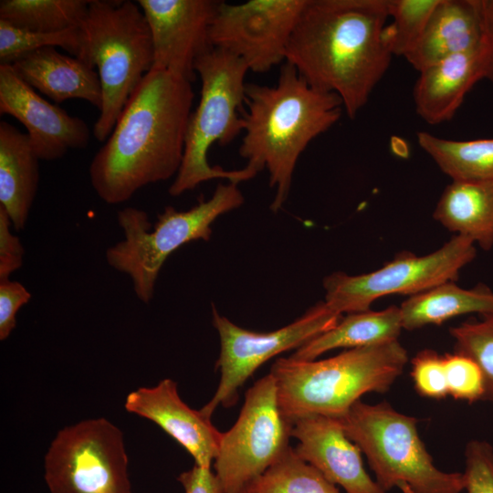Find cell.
Here are the masks:
<instances>
[{
	"label": "cell",
	"mask_w": 493,
	"mask_h": 493,
	"mask_svg": "<svg viewBox=\"0 0 493 493\" xmlns=\"http://www.w3.org/2000/svg\"><path fill=\"white\" fill-rule=\"evenodd\" d=\"M246 490L249 493H340L336 485L302 460L291 446Z\"/></svg>",
	"instance_id": "obj_28"
},
{
	"label": "cell",
	"mask_w": 493,
	"mask_h": 493,
	"mask_svg": "<svg viewBox=\"0 0 493 493\" xmlns=\"http://www.w3.org/2000/svg\"><path fill=\"white\" fill-rule=\"evenodd\" d=\"M434 218L484 250L493 246V180L452 181L443 191Z\"/></svg>",
	"instance_id": "obj_22"
},
{
	"label": "cell",
	"mask_w": 493,
	"mask_h": 493,
	"mask_svg": "<svg viewBox=\"0 0 493 493\" xmlns=\"http://www.w3.org/2000/svg\"><path fill=\"white\" fill-rule=\"evenodd\" d=\"M399 308L403 329L413 330L460 315L493 313V291L483 284L463 288L449 281L410 296Z\"/></svg>",
	"instance_id": "obj_24"
},
{
	"label": "cell",
	"mask_w": 493,
	"mask_h": 493,
	"mask_svg": "<svg viewBox=\"0 0 493 493\" xmlns=\"http://www.w3.org/2000/svg\"><path fill=\"white\" fill-rule=\"evenodd\" d=\"M10 65L21 79L56 102L79 99L101 110L98 71L78 58L48 47L29 52Z\"/></svg>",
	"instance_id": "obj_19"
},
{
	"label": "cell",
	"mask_w": 493,
	"mask_h": 493,
	"mask_svg": "<svg viewBox=\"0 0 493 493\" xmlns=\"http://www.w3.org/2000/svg\"><path fill=\"white\" fill-rule=\"evenodd\" d=\"M291 429L268 373L247 390L236 422L222 433L215 469L224 492L242 493L273 466L290 446Z\"/></svg>",
	"instance_id": "obj_10"
},
{
	"label": "cell",
	"mask_w": 493,
	"mask_h": 493,
	"mask_svg": "<svg viewBox=\"0 0 493 493\" xmlns=\"http://www.w3.org/2000/svg\"><path fill=\"white\" fill-rule=\"evenodd\" d=\"M403 330L400 308L349 313L330 330L310 340L290 356L297 361H313L338 348H358L398 341Z\"/></svg>",
	"instance_id": "obj_23"
},
{
	"label": "cell",
	"mask_w": 493,
	"mask_h": 493,
	"mask_svg": "<svg viewBox=\"0 0 493 493\" xmlns=\"http://www.w3.org/2000/svg\"><path fill=\"white\" fill-rule=\"evenodd\" d=\"M481 43L478 0H439L420 39L404 58L420 72L445 58L477 48Z\"/></svg>",
	"instance_id": "obj_20"
},
{
	"label": "cell",
	"mask_w": 493,
	"mask_h": 493,
	"mask_svg": "<svg viewBox=\"0 0 493 493\" xmlns=\"http://www.w3.org/2000/svg\"><path fill=\"white\" fill-rule=\"evenodd\" d=\"M464 483L467 493H493V446L470 440L465 447Z\"/></svg>",
	"instance_id": "obj_33"
},
{
	"label": "cell",
	"mask_w": 493,
	"mask_h": 493,
	"mask_svg": "<svg viewBox=\"0 0 493 493\" xmlns=\"http://www.w3.org/2000/svg\"><path fill=\"white\" fill-rule=\"evenodd\" d=\"M0 113L26 127L39 160L60 159L89 142L90 131L84 120L43 99L9 64H0Z\"/></svg>",
	"instance_id": "obj_15"
},
{
	"label": "cell",
	"mask_w": 493,
	"mask_h": 493,
	"mask_svg": "<svg viewBox=\"0 0 493 493\" xmlns=\"http://www.w3.org/2000/svg\"><path fill=\"white\" fill-rule=\"evenodd\" d=\"M39 158L27 133L0 122V206L16 231L25 228L39 182Z\"/></svg>",
	"instance_id": "obj_21"
},
{
	"label": "cell",
	"mask_w": 493,
	"mask_h": 493,
	"mask_svg": "<svg viewBox=\"0 0 493 493\" xmlns=\"http://www.w3.org/2000/svg\"><path fill=\"white\" fill-rule=\"evenodd\" d=\"M243 203L237 184L229 182L218 184L209 199L201 198L186 211L165 207L153 226L144 210L125 207L117 214L123 239L106 249V261L111 268L127 275L136 297L149 303L168 257L191 241H208L215 220Z\"/></svg>",
	"instance_id": "obj_6"
},
{
	"label": "cell",
	"mask_w": 493,
	"mask_h": 493,
	"mask_svg": "<svg viewBox=\"0 0 493 493\" xmlns=\"http://www.w3.org/2000/svg\"><path fill=\"white\" fill-rule=\"evenodd\" d=\"M242 493H249V492H248V491H246V490H244V491H243Z\"/></svg>",
	"instance_id": "obj_38"
},
{
	"label": "cell",
	"mask_w": 493,
	"mask_h": 493,
	"mask_svg": "<svg viewBox=\"0 0 493 493\" xmlns=\"http://www.w3.org/2000/svg\"><path fill=\"white\" fill-rule=\"evenodd\" d=\"M194 98L184 79L158 69L144 76L89 164L90 184L103 202L124 203L177 174Z\"/></svg>",
	"instance_id": "obj_1"
},
{
	"label": "cell",
	"mask_w": 493,
	"mask_h": 493,
	"mask_svg": "<svg viewBox=\"0 0 493 493\" xmlns=\"http://www.w3.org/2000/svg\"><path fill=\"white\" fill-rule=\"evenodd\" d=\"M90 0H2L0 20L34 32L83 27Z\"/></svg>",
	"instance_id": "obj_26"
},
{
	"label": "cell",
	"mask_w": 493,
	"mask_h": 493,
	"mask_svg": "<svg viewBox=\"0 0 493 493\" xmlns=\"http://www.w3.org/2000/svg\"><path fill=\"white\" fill-rule=\"evenodd\" d=\"M306 0L220 1L210 28L213 47L264 73L286 61L287 47Z\"/></svg>",
	"instance_id": "obj_13"
},
{
	"label": "cell",
	"mask_w": 493,
	"mask_h": 493,
	"mask_svg": "<svg viewBox=\"0 0 493 493\" xmlns=\"http://www.w3.org/2000/svg\"><path fill=\"white\" fill-rule=\"evenodd\" d=\"M83 27L103 98L93 136L103 142L130 97L152 68V38L137 1L90 0Z\"/></svg>",
	"instance_id": "obj_8"
},
{
	"label": "cell",
	"mask_w": 493,
	"mask_h": 493,
	"mask_svg": "<svg viewBox=\"0 0 493 493\" xmlns=\"http://www.w3.org/2000/svg\"><path fill=\"white\" fill-rule=\"evenodd\" d=\"M388 18L387 0H306L286 62L310 87L337 94L354 119L389 68Z\"/></svg>",
	"instance_id": "obj_2"
},
{
	"label": "cell",
	"mask_w": 493,
	"mask_h": 493,
	"mask_svg": "<svg viewBox=\"0 0 493 493\" xmlns=\"http://www.w3.org/2000/svg\"><path fill=\"white\" fill-rule=\"evenodd\" d=\"M61 47L90 66L89 40L84 27L58 32H34L0 20V64H12L22 56L42 47Z\"/></svg>",
	"instance_id": "obj_27"
},
{
	"label": "cell",
	"mask_w": 493,
	"mask_h": 493,
	"mask_svg": "<svg viewBox=\"0 0 493 493\" xmlns=\"http://www.w3.org/2000/svg\"><path fill=\"white\" fill-rule=\"evenodd\" d=\"M341 318L321 301L285 327L270 332H256L236 325L213 306V324L221 346L215 368L220 370L221 376L214 396L200 412L211 418L219 405L226 408L235 405L238 390L257 368L276 355L299 349L330 330Z\"/></svg>",
	"instance_id": "obj_12"
},
{
	"label": "cell",
	"mask_w": 493,
	"mask_h": 493,
	"mask_svg": "<svg viewBox=\"0 0 493 493\" xmlns=\"http://www.w3.org/2000/svg\"><path fill=\"white\" fill-rule=\"evenodd\" d=\"M294 449L305 462L346 493H386L366 472L360 447L345 434L338 419L309 414L292 423Z\"/></svg>",
	"instance_id": "obj_16"
},
{
	"label": "cell",
	"mask_w": 493,
	"mask_h": 493,
	"mask_svg": "<svg viewBox=\"0 0 493 493\" xmlns=\"http://www.w3.org/2000/svg\"><path fill=\"white\" fill-rule=\"evenodd\" d=\"M125 408L158 425L191 454L196 465L211 467L222 432L180 398L175 382L163 379L156 386L138 388L128 394Z\"/></svg>",
	"instance_id": "obj_17"
},
{
	"label": "cell",
	"mask_w": 493,
	"mask_h": 493,
	"mask_svg": "<svg viewBox=\"0 0 493 493\" xmlns=\"http://www.w3.org/2000/svg\"><path fill=\"white\" fill-rule=\"evenodd\" d=\"M184 493H225L220 480L210 467L194 465L178 477Z\"/></svg>",
	"instance_id": "obj_36"
},
{
	"label": "cell",
	"mask_w": 493,
	"mask_h": 493,
	"mask_svg": "<svg viewBox=\"0 0 493 493\" xmlns=\"http://www.w3.org/2000/svg\"><path fill=\"white\" fill-rule=\"evenodd\" d=\"M31 299L29 291L19 282L0 280V340H5L16 324V313Z\"/></svg>",
	"instance_id": "obj_34"
},
{
	"label": "cell",
	"mask_w": 493,
	"mask_h": 493,
	"mask_svg": "<svg viewBox=\"0 0 493 493\" xmlns=\"http://www.w3.org/2000/svg\"><path fill=\"white\" fill-rule=\"evenodd\" d=\"M417 142L452 181L493 180V138L456 141L426 131Z\"/></svg>",
	"instance_id": "obj_25"
},
{
	"label": "cell",
	"mask_w": 493,
	"mask_h": 493,
	"mask_svg": "<svg viewBox=\"0 0 493 493\" xmlns=\"http://www.w3.org/2000/svg\"><path fill=\"white\" fill-rule=\"evenodd\" d=\"M476 255L472 240L454 235L440 248L425 256L401 254L382 267L361 275L336 272L324 278V303L341 316L366 311L373 301L385 296H413L446 282H455L460 270Z\"/></svg>",
	"instance_id": "obj_9"
},
{
	"label": "cell",
	"mask_w": 493,
	"mask_h": 493,
	"mask_svg": "<svg viewBox=\"0 0 493 493\" xmlns=\"http://www.w3.org/2000/svg\"><path fill=\"white\" fill-rule=\"evenodd\" d=\"M455 352L473 359L485 380V400L493 403V313L479 320L463 322L450 329Z\"/></svg>",
	"instance_id": "obj_30"
},
{
	"label": "cell",
	"mask_w": 493,
	"mask_h": 493,
	"mask_svg": "<svg viewBox=\"0 0 493 493\" xmlns=\"http://www.w3.org/2000/svg\"><path fill=\"white\" fill-rule=\"evenodd\" d=\"M448 395L476 403L485 400V380L478 364L470 357L454 352L444 355Z\"/></svg>",
	"instance_id": "obj_31"
},
{
	"label": "cell",
	"mask_w": 493,
	"mask_h": 493,
	"mask_svg": "<svg viewBox=\"0 0 493 493\" xmlns=\"http://www.w3.org/2000/svg\"><path fill=\"white\" fill-rule=\"evenodd\" d=\"M239 154L257 173L267 169L275 189L270 205L278 211L289 194L292 175L309 143L341 118V98L310 87L284 62L275 86L246 83Z\"/></svg>",
	"instance_id": "obj_3"
},
{
	"label": "cell",
	"mask_w": 493,
	"mask_h": 493,
	"mask_svg": "<svg viewBox=\"0 0 493 493\" xmlns=\"http://www.w3.org/2000/svg\"><path fill=\"white\" fill-rule=\"evenodd\" d=\"M414 88L417 115L428 124L450 121L473 86L484 79L481 45L421 70Z\"/></svg>",
	"instance_id": "obj_18"
},
{
	"label": "cell",
	"mask_w": 493,
	"mask_h": 493,
	"mask_svg": "<svg viewBox=\"0 0 493 493\" xmlns=\"http://www.w3.org/2000/svg\"><path fill=\"white\" fill-rule=\"evenodd\" d=\"M194 69L201 80V96L189 118L183 162L169 188L172 196L213 179L238 184L257 173L248 166L229 171L211 166L207 161L214 143L226 145L243 132L246 64L227 51L212 47L196 60Z\"/></svg>",
	"instance_id": "obj_5"
},
{
	"label": "cell",
	"mask_w": 493,
	"mask_h": 493,
	"mask_svg": "<svg viewBox=\"0 0 493 493\" xmlns=\"http://www.w3.org/2000/svg\"><path fill=\"white\" fill-rule=\"evenodd\" d=\"M482 23L484 79L493 84V0H478Z\"/></svg>",
	"instance_id": "obj_37"
},
{
	"label": "cell",
	"mask_w": 493,
	"mask_h": 493,
	"mask_svg": "<svg viewBox=\"0 0 493 493\" xmlns=\"http://www.w3.org/2000/svg\"><path fill=\"white\" fill-rule=\"evenodd\" d=\"M411 364V376L418 394L437 400L448 395L444 355L425 349L412 359Z\"/></svg>",
	"instance_id": "obj_32"
},
{
	"label": "cell",
	"mask_w": 493,
	"mask_h": 493,
	"mask_svg": "<svg viewBox=\"0 0 493 493\" xmlns=\"http://www.w3.org/2000/svg\"><path fill=\"white\" fill-rule=\"evenodd\" d=\"M51 493H131L121 431L105 418L60 430L45 457Z\"/></svg>",
	"instance_id": "obj_11"
},
{
	"label": "cell",
	"mask_w": 493,
	"mask_h": 493,
	"mask_svg": "<svg viewBox=\"0 0 493 493\" xmlns=\"http://www.w3.org/2000/svg\"><path fill=\"white\" fill-rule=\"evenodd\" d=\"M439 0H387L392 22L383 29V40L392 56L405 57L420 39Z\"/></svg>",
	"instance_id": "obj_29"
},
{
	"label": "cell",
	"mask_w": 493,
	"mask_h": 493,
	"mask_svg": "<svg viewBox=\"0 0 493 493\" xmlns=\"http://www.w3.org/2000/svg\"><path fill=\"white\" fill-rule=\"evenodd\" d=\"M407 362L406 350L393 341L347 349L320 361L278 358L269 373L279 410L292 424L309 414L341 418L362 395L386 393Z\"/></svg>",
	"instance_id": "obj_4"
},
{
	"label": "cell",
	"mask_w": 493,
	"mask_h": 493,
	"mask_svg": "<svg viewBox=\"0 0 493 493\" xmlns=\"http://www.w3.org/2000/svg\"><path fill=\"white\" fill-rule=\"evenodd\" d=\"M11 227L7 213L0 206V280L9 279V276L23 263L25 250Z\"/></svg>",
	"instance_id": "obj_35"
},
{
	"label": "cell",
	"mask_w": 493,
	"mask_h": 493,
	"mask_svg": "<svg viewBox=\"0 0 493 493\" xmlns=\"http://www.w3.org/2000/svg\"><path fill=\"white\" fill-rule=\"evenodd\" d=\"M337 419V418H336ZM347 436L364 454L376 483L386 493H461L463 472L435 467L417 428V419L388 403L357 401L338 418Z\"/></svg>",
	"instance_id": "obj_7"
},
{
	"label": "cell",
	"mask_w": 493,
	"mask_h": 493,
	"mask_svg": "<svg viewBox=\"0 0 493 493\" xmlns=\"http://www.w3.org/2000/svg\"><path fill=\"white\" fill-rule=\"evenodd\" d=\"M153 45L152 69L168 71L190 82L196 60L213 46L210 28L220 1L138 0Z\"/></svg>",
	"instance_id": "obj_14"
}]
</instances>
